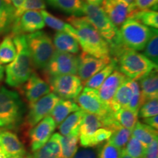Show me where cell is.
Listing matches in <instances>:
<instances>
[{"label":"cell","mask_w":158,"mask_h":158,"mask_svg":"<svg viewBox=\"0 0 158 158\" xmlns=\"http://www.w3.org/2000/svg\"><path fill=\"white\" fill-rule=\"evenodd\" d=\"M59 100L60 98L55 94L48 93L29 105V110L26 118V127L31 130L45 117L50 116Z\"/></svg>","instance_id":"obj_11"},{"label":"cell","mask_w":158,"mask_h":158,"mask_svg":"<svg viewBox=\"0 0 158 158\" xmlns=\"http://www.w3.org/2000/svg\"><path fill=\"white\" fill-rule=\"evenodd\" d=\"M79 109L80 107L73 100L60 99L53 108L50 116L54 119L56 126H59L70 114Z\"/></svg>","instance_id":"obj_22"},{"label":"cell","mask_w":158,"mask_h":158,"mask_svg":"<svg viewBox=\"0 0 158 158\" xmlns=\"http://www.w3.org/2000/svg\"><path fill=\"white\" fill-rule=\"evenodd\" d=\"M139 87L141 90L142 103L158 98L157 70H154L140 79Z\"/></svg>","instance_id":"obj_19"},{"label":"cell","mask_w":158,"mask_h":158,"mask_svg":"<svg viewBox=\"0 0 158 158\" xmlns=\"http://www.w3.org/2000/svg\"><path fill=\"white\" fill-rule=\"evenodd\" d=\"M111 57L98 58L82 52L78 56V64L77 74L83 84H85L91 77L99 72L110 62Z\"/></svg>","instance_id":"obj_13"},{"label":"cell","mask_w":158,"mask_h":158,"mask_svg":"<svg viewBox=\"0 0 158 158\" xmlns=\"http://www.w3.org/2000/svg\"><path fill=\"white\" fill-rule=\"evenodd\" d=\"M11 158H31V155H28V154H26L24 155H21V156H18V157H13Z\"/></svg>","instance_id":"obj_50"},{"label":"cell","mask_w":158,"mask_h":158,"mask_svg":"<svg viewBox=\"0 0 158 158\" xmlns=\"http://www.w3.org/2000/svg\"><path fill=\"white\" fill-rule=\"evenodd\" d=\"M15 10L8 0H0V36L11 31L15 20Z\"/></svg>","instance_id":"obj_25"},{"label":"cell","mask_w":158,"mask_h":158,"mask_svg":"<svg viewBox=\"0 0 158 158\" xmlns=\"http://www.w3.org/2000/svg\"><path fill=\"white\" fill-rule=\"evenodd\" d=\"M124 151L133 158H144L146 148L135 137L132 135L128 141Z\"/></svg>","instance_id":"obj_37"},{"label":"cell","mask_w":158,"mask_h":158,"mask_svg":"<svg viewBox=\"0 0 158 158\" xmlns=\"http://www.w3.org/2000/svg\"><path fill=\"white\" fill-rule=\"evenodd\" d=\"M158 0H135V5L137 10H155L157 7Z\"/></svg>","instance_id":"obj_42"},{"label":"cell","mask_w":158,"mask_h":158,"mask_svg":"<svg viewBox=\"0 0 158 158\" xmlns=\"http://www.w3.org/2000/svg\"><path fill=\"white\" fill-rule=\"evenodd\" d=\"M53 43L57 51L76 54L80 50L78 40L71 35L62 31H56L54 34Z\"/></svg>","instance_id":"obj_24"},{"label":"cell","mask_w":158,"mask_h":158,"mask_svg":"<svg viewBox=\"0 0 158 158\" xmlns=\"http://www.w3.org/2000/svg\"><path fill=\"white\" fill-rule=\"evenodd\" d=\"M133 94V90L130 85L128 78H127L123 84L118 88L112 99L110 104V108L112 111L116 112L121 108H127Z\"/></svg>","instance_id":"obj_23"},{"label":"cell","mask_w":158,"mask_h":158,"mask_svg":"<svg viewBox=\"0 0 158 158\" xmlns=\"http://www.w3.org/2000/svg\"><path fill=\"white\" fill-rule=\"evenodd\" d=\"M73 158H98V155L96 150L86 148L77 151Z\"/></svg>","instance_id":"obj_43"},{"label":"cell","mask_w":158,"mask_h":158,"mask_svg":"<svg viewBox=\"0 0 158 158\" xmlns=\"http://www.w3.org/2000/svg\"><path fill=\"white\" fill-rule=\"evenodd\" d=\"M128 19L135 20L150 28H158V13L155 10H136Z\"/></svg>","instance_id":"obj_32"},{"label":"cell","mask_w":158,"mask_h":158,"mask_svg":"<svg viewBox=\"0 0 158 158\" xmlns=\"http://www.w3.org/2000/svg\"><path fill=\"white\" fill-rule=\"evenodd\" d=\"M127 78V77H126L116 68L104 81L100 88L98 89L100 99L109 107L112 99H113L118 88L123 84Z\"/></svg>","instance_id":"obj_17"},{"label":"cell","mask_w":158,"mask_h":158,"mask_svg":"<svg viewBox=\"0 0 158 158\" xmlns=\"http://www.w3.org/2000/svg\"><path fill=\"white\" fill-rule=\"evenodd\" d=\"M46 6L44 0H24L22 5L15 10V20L19 18L26 11L29 10H43Z\"/></svg>","instance_id":"obj_38"},{"label":"cell","mask_w":158,"mask_h":158,"mask_svg":"<svg viewBox=\"0 0 158 158\" xmlns=\"http://www.w3.org/2000/svg\"><path fill=\"white\" fill-rule=\"evenodd\" d=\"M16 56L6 66L5 81L12 87H18L24 84L33 73V63L27 45L26 35L13 36Z\"/></svg>","instance_id":"obj_2"},{"label":"cell","mask_w":158,"mask_h":158,"mask_svg":"<svg viewBox=\"0 0 158 158\" xmlns=\"http://www.w3.org/2000/svg\"><path fill=\"white\" fill-rule=\"evenodd\" d=\"M27 45L32 60L37 69H45L55 52V47L50 36L42 31L26 35Z\"/></svg>","instance_id":"obj_7"},{"label":"cell","mask_w":158,"mask_h":158,"mask_svg":"<svg viewBox=\"0 0 158 158\" xmlns=\"http://www.w3.org/2000/svg\"><path fill=\"white\" fill-rule=\"evenodd\" d=\"M78 64V56L56 50L44 70L48 77L76 75Z\"/></svg>","instance_id":"obj_9"},{"label":"cell","mask_w":158,"mask_h":158,"mask_svg":"<svg viewBox=\"0 0 158 158\" xmlns=\"http://www.w3.org/2000/svg\"><path fill=\"white\" fill-rule=\"evenodd\" d=\"M144 124H147V125L150 126V127H153L154 129L158 130V116H151V117L143 118Z\"/></svg>","instance_id":"obj_45"},{"label":"cell","mask_w":158,"mask_h":158,"mask_svg":"<svg viewBox=\"0 0 158 158\" xmlns=\"http://www.w3.org/2000/svg\"><path fill=\"white\" fill-rule=\"evenodd\" d=\"M131 135V130L126 129L119 125L112 130V134L108 141L122 150L125 148Z\"/></svg>","instance_id":"obj_35"},{"label":"cell","mask_w":158,"mask_h":158,"mask_svg":"<svg viewBox=\"0 0 158 158\" xmlns=\"http://www.w3.org/2000/svg\"><path fill=\"white\" fill-rule=\"evenodd\" d=\"M112 134V131L107 127H100L92 133L87 139L81 144L83 147L89 148L94 147L96 146L100 145L104 143L105 141H108L110 135Z\"/></svg>","instance_id":"obj_36"},{"label":"cell","mask_w":158,"mask_h":158,"mask_svg":"<svg viewBox=\"0 0 158 158\" xmlns=\"http://www.w3.org/2000/svg\"><path fill=\"white\" fill-rule=\"evenodd\" d=\"M122 149L107 141L99 152L98 158H120Z\"/></svg>","instance_id":"obj_41"},{"label":"cell","mask_w":158,"mask_h":158,"mask_svg":"<svg viewBox=\"0 0 158 158\" xmlns=\"http://www.w3.org/2000/svg\"><path fill=\"white\" fill-rule=\"evenodd\" d=\"M117 61V68L124 76L130 79L137 81L157 70V64L137 51L122 48L115 54Z\"/></svg>","instance_id":"obj_4"},{"label":"cell","mask_w":158,"mask_h":158,"mask_svg":"<svg viewBox=\"0 0 158 158\" xmlns=\"http://www.w3.org/2000/svg\"><path fill=\"white\" fill-rule=\"evenodd\" d=\"M144 56L157 64L158 62V35L156 32L150 38L144 48Z\"/></svg>","instance_id":"obj_39"},{"label":"cell","mask_w":158,"mask_h":158,"mask_svg":"<svg viewBox=\"0 0 158 158\" xmlns=\"http://www.w3.org/2000/svg\"><path fill=\"white\" fill-rule=\"evenodd\" d=\"M103 127L104 122L102 117L86 112L79 127V138L81 145L97 130Z\"/></svg>","instance_id":"obj_20"},{"label":"cell","mask_w":158,"mask_h":158,"mask_svg":"<svg viewBox=\"0 0 158 158\" xmlns=\"http://www.w3.org/2000/svg\"><path fill=\"white\" fill-rule=\"evenodd\" d=\"M59 133H54L40 149L33 152L31 158H56L59 151Z\"/></svg>","instance_id":"obj_31"},{"label":"cell","mask_w":158,"mask_h":158,"mask_svg":"<svg viewBox=\"0 0 158 158\" xmlns=\"http://www.w3.org/2000/svg\"><path fill=\"white\" fill-rule=\"evenodd\" d=\"M45 26L40 12L37 10L26 11L14 21L11 31L13 35L33 33L44 28Z\"/></svg>","instance_id":"obj_12"},{"label":"cell","mask_w":158,"mask_h":158,"mask_svg":"<svg viewBox=\"0 0 158 158\" xmlns=\"http://www.w3.org/2000/svg\"><path fill=\"white\" fill-rule=\"evenodd\" d=\"M157 32L153 29L133 19H127L120 27L119 34L122 45L134 51H142L150 38Z\"/></svg>","instance_id":"obj_5"},{"label":"cell","mask_w":158,"mask_h":158,"mask_svg":"<svg viewBox=\"0 0 158 158\" xmlns=\"http://www.w3.org/2000/svg\"><path fill=\"white\" fill-rule=\"evenodd\" d=\"M83 15L109 44L110 54L115 55L124 48L119 29L112 23L102 7L85 2L83 5Z\"/></svg>","instance_id":"obj_3"},{"label":"cell","mask_w":158,"mask_h":158,"mask_svg":"<svg viewBox=\"0 0 158 158\" xmlns=\"http://www.w3.org/2000/svg\"><path fill=\"white\" fill-rule=\"evenodd\" d=\"M4 75H5V67L0 62V81L4 78Z\"/></svg>","instance_id":"obj_48"},{"label":"cell","mask_w":158,"mask_h":158,"mask_svg":"<svg viewBox=\"0 0 158 158\" xmlns=\"http://www.w3.org/2000/svg\"><path fill=\"white\" fill-rule=\"evenodd\" d=\"M40 13L42 15L45 24L57 31H62V32L67 33L77 40V31L70 24L65 23L61 19L55 17L54 15L49 13L45 10H40Z\"/></svg>","instance_id":"obj_29"},{"label":"cell","mask_w":158,"mask_h":158,"mask_svg":"<svg viewBox=\"0 0 158 158\" xmlns=\"http://www.w3.org/2000/svg\"><path fill=\"white\" fill-rule=\"evenodd\" d=\"M138 114L128 108H123L114 112V117L122 127L132 131L138 122Z\"/></svg>","instance_id":"obj_34"},{"label":"cell","mask_w":158,"mask_h":158,"mask_svg":"<svg viewBox=\"0 0 158 158\" xmlns=\"http://www.w3.org/2000/svg\"><path fill=\"white\" fill-rule=\"evenodd\" d=\"M117 68V61L115 58H111L110 62L105 68L100 70L99 72L91 77L89 80L85 83L86 87L98 89L103 81L113 73L114 70Z\"/></svg>","instance_id":"obj_30"},{"label":"cell","mask_w":158,"mask_h":158,"mask_svg":"<svg viewBox=\"0 0 158 158\" xmlns=\"http://www.w3.org/2000/svg\"><path fill=\"white\" fill-rule=\"evenodd\" d=\"M76 100L80 108L86 113L94 114L102 118L114 113L109 106L100 99L98 89L85 87Z\"/></svg>","instance_id":"obj_10"},{"label":"cell","mask_w":158,"mask_h":158,"mask_svg":"<svg viewBox=\"0 0 158 158\" xmlns=\"http://www.w3.org/2000/svg\"><path fill=\"white\" fill-rule=\"evenodd\" d=\"M56 127L53 118L48 116L29 130V141L32 152L40 149L48 142L54 133Z\"/></svg>","instance_id":"obj_14"},{"label":"cell","mask_w":158,"mask_h":158,"mask_svg":"<svg viewBox=\"0 0 158 158\" xmlns=\"http://www.w3.org/2000/svg\"><path fill=\"white\" fill-rule=\"evenodd\" d=\"M49 86L60 99L76 100L83 89V83L76 75L49 77Z\"/></svg>","instance_id":"obj_8"},{"label":"cell","mask_w":158,"mask_h":158,"mask_svg":"<svg viewBox=\"0 0 158 158\" xmlns=\"http://www.w3.org/2000/svg\"><path fill=\"white\" fill-rule=\"evenodd\" d=\"M46 2L54 8L72 16H81L83 15L84 2L82 0H46Z\"/></svg>","instance_id":"obj_26"},{"label":"cell","mask_w":158,"mask_h":158,"mask_svg":"<svg viewBox=\"0 0 158 158\" xmlns=\"http://www.w3.org/2000/svg\"><path fill=\"white\" fill-rule=\"evenodd\" d=\"M23 94L29 105L51 92L49 84L38 75L32 73L23 87Z\"/></svg>","instance_id":"obj_16"},{"label":"cell","mask_w":158,"mask_h":158,"mask_svg":"<svg viewBox=\"0 0 158 158\" xmlns=\"http://www.w3.org/2000/svg\"><path fill=\"white\" fill-rule=\"evenodd\" d=\"M77 31V40L83 52L103 58L110 56V45L84 16H71L68 19Z\"/></svg>","instance_id":"obj_1"},{"label":"cell","mask_w":158,"mask_h":158,"mask_svg":"<svg viewBox=\"0 0 158 158\" xmlns=\"http://www.w3.org/2000/svg\"><path fill=\"white\" fill-rule=\"evenodd\" d=\"M132 135L137 138L145 148L155 139H157L158 137L157 130L140 122H136L135 127L132 130Z\"/></svg>","instance_id":"obj_28"},{"label":"cell","mask_w":158,"mask_h":158,"mask_svg":"<svg viewBox=\"0 0 158 158\" xmlns=\"http://www.w3.org/2000/svg\"><path fill=\"white\" fill-rule=\"evenodd\" d=\"M0 144L10 158L27 154L24 146L18 135L9 130L0 132Z\"/></svg>","instance_id":"obj_18"},{"label":"cell","mask_w":158,"mask_h":158,"mask_svg":"<svg viewBox=\"0 0 158 158\" xmlns=\"http://www.w3.org/2000/svg\"><path fill=\"white\" fill-rule=\"evenodd\" d=\"M120 158H133V157L128 155V154L124 151V149H122V153H121V157H120Z\"/></svg>","instance_id":"obj_49"},{"label":"cell","mask_w":158,"mask_h":158,"mask_svg":"<svg viewBox=\"0 0 158 158\" xmlns=\"http://www.w3.org/2000/svg\"><path fill=\"white\" fill-rule=\"evenodd\" d=\"M59 151L56 158H73L78 151L79 133L59 135Z\"/></svg>","instance_id":"obj_21"},{"label":"cell","mask_w":158,"mask_h":158,"mask_svg":"<svg viewBox=\"0 0 158 158\" xmlns=\"http://www.w3.org/2000/svg\"><path fill=\"white\" fill-rule=\"evenodd\" d=\"M8 1L10 2V3L13 6V7H14L15 9H17L22 5L23 2H24V0H8Z\"/></svg>","instance_id":"obj_46"},{"label":"cell","mask_w":158,"mask_h":158,"mask_svg":"<svg viewBox=\"0 0 158 158\" xmlns=\"http://www.w3.org/2000/svg\"><path fill=\"white\" fill-rule=\"evenodd\" d=\"M86 3L90 4V5L100 6L102 5L104 0H86Z\"/></svg>","instance_id":"obj_47"},{"label":"cell","mask_w":158,"mask_h":158,"mask_svg":"<svg viewBox=\"0 0 158 158\" xmlns=\"http://www.w3.org/2000/svg\"><path fill=\"white\" fill-rule=\"evenodd\" d=\"M144 158H158V141L157 139L152 142L146 148Z\"/></svg>","instance_id":"obj_44"},{"label":"cell","mask_w":158,"mask_h":158,"mask_svg":"<svg viewBox=\"0 0 158 158\" xmlns=\"http://www.w3.org/2000/svg\"><path fill=\"white\" fill-rule=\"evenodd\" d=\"M138 111L139 116L143 118L157 116L158 114V100L154 99L144 102Z\"/></svg>","instance_id":"obj_40"},{"label":"cell","mask_w":158,"mask_h":158,"mask_svg":"<svg viewBox=\"0 0 158 158\" xmlns=\"http://www.w3.org/2000/svg\"><path fill=\"white\" fill-rule=\"evenodd\" d=\"M123 1L126 2L128 4H133L134 3V1H135V0H123Z\"/></svg>","instance_id":"obj_51"},{"label":"cell","mask_w":158,"mask_h":158,"mask_svg":"<svg viewBox=\"0 0 158 158\" xmlns=\"http://www.w3.org/2000/svg\"><path fill=\"white\" fill-rule=\"evenodd\" d=\"M86 111L80 108L69 115L59 125V133L62 135H68L73 133H79V127Z\"/></svg>","instance_id":"obj_27"},{"label":"cell","mask_w":158,"mask_h":158,"mask_svg":"<svg viewBox=\"0 0 158 158\" xmlns=\"http://www.w3.org/2000/svg\"><path fill=\"white\" fill-rule=\"evenodd\" d=\"M102 9L117 28L137 10L134 3L128 4L123 0H104Z\"/></svg>","instance_id":"obj_15"},{"label":"cell","mask_w":158,"mask_h":158,"mask_svg":"<svg viewBox=\"0 0 158 158\" xmlns=\"http://www.w3.org/2000/svg\"><path fill=\"white\" fill-rule=\"evenodd\" d=\"M23 104L15 91L0 88V128L12 129L21 121Z\"/></svg>","instance_id":"obj_6"},{"label":"cell","mask_w":158,"mask_h":158,"mask_svg":"<svg viewBox=\"0 0 158 158\" xmlns=\"http://www.w3.org/2000/svg\"><path fill=\"white\" fill-rule=\"evenodd\" d=\"M16 56V48L12 35H7L0 43V62L9 64Z\"/></svg>","instance_id":"obj_33"}]
</instances>
